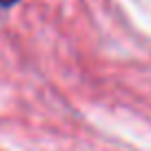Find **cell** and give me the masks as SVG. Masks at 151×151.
<instances>
[{"label":"cell","mask_w":151,"mask_h":151,"mask_svg":"<svg viewBox=\"0 0 151 151\" xmlns=\"http://www.w3.org/2000/svg\"><path fill=\"white\" fill-rule=\"evenodd\" d=\"M18 0H0V7H11V5H16Z\"/></svg>","instance_id":"cell-1"}]
</instances>
